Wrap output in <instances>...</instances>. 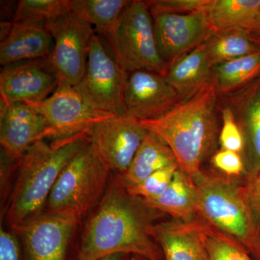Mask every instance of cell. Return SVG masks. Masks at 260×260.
Segmentation results:
<instances>
[{"instance_id":"6da1fadb","label":"cell","mask_w":260,"mask_h":260,"mask_svg":"<svg viewBox=\"0 0 260 260\" xmlns=\"http://www.w3.org/2000/svg\"><path fill=\"white\" fill-rule=\"evenodd\" d=\"M156 213L130 194L119 178L111 179L85 224L73 260H98L119 253L164 260L151 232Z\"/></svg>"},{"instance_id":"7a4b0ae2","label":"cell","mask_w":260,"mask_h":260,"mask_svg":"<svg viewBox=\"0 0 260 260\" xmlns=\"http://www.w3.org/2000/svg\"><path fill=\"white\" fill-rule=\"evenodd\" d=\"M140 123L172 150L179 169L194 181L218 142V92L213 80L164 115Z\"/></svg>"},{"instance_id":"3957f363","label":"cell","mask_w":260,"mask_h":260,"mask_svg":"<svg viewBox=\"0 0 260 260\" xmlns=\"http://www.w3.org/2000/svg\"><path fill=\"white\" fill-rule=\"evenodd\" d=\"M88 143V134H83L51 144L39 140L27 149L17 164V177L5 210L10 227L43 213L63 169Z\"/></svg>"},{"instance_id":"277c9868","label":"cell","mask_w":260,"mask_h":260,"mask_svg":"<svg viewBox=\"0 0 260 260\" xmlns=\"http://www.w3.org/2000/svg\"><path fill=\"white\" fill-rule=\"evenodd\" d=\"M193 182L198 191V218L239 243L253 259L260 260V229L244 186L203 171Z\"/></svg>"},{"instance_id":"5b68a950","label":"cell","mask_w":260,"mask_h":260,"mask_svg":"<svg viewBox=\"0 0 260 260\" xmlns=\"http://www.w3.org/2000/svg\"><path fill=\"white\" fill-rule=\"evenodd\" d=\"M109 172L88 143L61 172L48 199L47 213L80 220L102 201L109 185Z\"/></svg>"},{"instance_id":"8992f818","label":"cell","mask_w":260,"mask_h":260,"mask_svg":"<svg viewBox=\"0 0 260 260\" xmlns=\"http://www.w3.org/2000/svg\"><path fill=\"white\" fill-rule=\"evenodd\" d=\"M107 42L126 73L148 70L165 76L169 65L159 52L148 3L130 1Z\"/></svg>"},{"instance_id":"52a82bcc","label":"cell","mask_w":260,"mask_h":260,"mask_svg":"<svg viewBox=\"0 0 260 260\" xmlns=\"http://www.w3.org/2000/svg\"><path fill=\"white\" fill-rule=\"evenodd\" d=\"M128 73L94 34L83 79L75 86L90 107L112 115H126L124 90Z\"/></svg>"},{"instance_id":"ba28073f","label":"cell","mask_w":260,"mask_h":260,"mask_svg":"<svg viewBox=\"0 0 260 260\" xmlns=\"http://www.w3.org/2000/svg\"><path fill=\"white\" fill-rule=\"evenodd\" d=\"M32 106L47 122L46 138L53 141L89 135L98 123L115 116L93 109L74 87L61 83L50 96Z\"/></svg>"},{"instance_id":"9c48e42d","label":"cell","mask_w":260,"mask_h":260,"mask_svg":"<svg viewBox=\"0 0 260 260\" xmlns=\"http://www.w3.org/2000/svg\"><path fill=\"white\" fill-rule=\"evenodd\" d=\"M54 39L49 61L59 83L75 87L83 79L86 70L93 27L78 15H68L44 25Z\"/></svg>"},{"instance_id":"30bf717a","label":"cell","mask_w":260,"mask_h":260,"mask_svg":"<svg viewBox=\"0 0 260 260\" xmlns=\"http://www.w3.org/2000/svg\"><path fill=\"white\" fill-rule=\"evenodd\" d=\"M148 131L127 115L113 116L98 123L89 133V146L109 172L124 174Z\"/></svg>"},{"instance_id":"8fae6325","label":"cell","mask_w":260,"mask_h":260,"mask_svg":"<svg viewBox=\"0 0 260 260\" xmlns=\"http://www.w3.org/2000/svg\"><path fill=\"white\" fill-rule=\"evenodd\" d=\"M150 10L159 52L169 66L204 44L215 32L208 10L190 13Z\"/></svg>"},{"instance_id":"7c38bea8","label":"cell","mask_w":260,"mask_h":260,"mask_svg":"<svg viewBox=\"0 0 260 260\" xmlns=\"http://www.w3.org/2000/svg\"><path fill=\"white\" fill-rule=\"evenodd\" d=\"M78 219L43 213L11 227L20 241L23 260H69Z\"/></svg>"},{"instance_id":"4fadbf2b","label":"cell","mask_w":260,"mask_h":260,"mask_svg":"<svg viewBox=\"0 0 260 260\" xmlns=\"http://www.w3.org/2000/svg\"><path fill=\"white\" fill-rule=\"evenodd\" d=\"M59 83V76L49 59L5 65L0 73L1 103L39 104L55 91Z\"/></svg>"},{"instance_id":"5bb4252c","label":"cell","mask_w":260,"mask_h":260,"mask_svg":"<svg viewBox=\"0 0 260 260\" xmlns=\"http://www.w3.org/2000/svg\"><path fill=\"white\" fill-rule=\"evenodd\" d=\"M180 102L165 77L148 70L128 73L124 104L126 114L139 121L158 119Z\"/></svg>"},{"instance_id":"9a60e30c","label":"cell","mask_w":260,"mask_h":260,"mask_svg":"<svg viewBox=\"0 0 260 260\" xmlns=\"http://www.w3.org/2000/svg\"><path fill=\"white\" fill-rule=\"evenodd\" d=\"M0 109L2 154L18 162L29 147L47 138V122L34 106L25 103H1Z\"/></svg>"},{"instance_id":"2e32d148","label":"cell","mask_w":260,"mask_h":260,"mask_svg":"<svg viewBox=\"0 0 260 260\" xmlns=\"http://www.w3.org/2000/svg\"><path fill=\"white\" fill-rule=\"evenodd\" d=\"M227 102L244 138L246 179L254 177L260 172V73L230 93Z\"/></svg>"},{"instance_id":"e0dca14e","label":"cell","mask_w":260,"mask_h":260,"mask_svg":"<svg viewBox=\"0 0 260 260\" xmlns=\"http://www.w3.org/2000/svg\"><path fill=\"white\" fill-rule=\"evenodd\" d=\"M151 232L164 260H208L203 222L199 218L155 223Z\"/></svg>"},{"instance_id":"ac0fdd59","label":"cell","mask_w":260,"mask_h":260,"mask_svg":"<svg viewBox=\"0 0 260 260\" xmlns=\"http://www.w3.org/2000/svg\"><path fill=\"white\" fill-rule=\"evenodd\" d=\"M52 36L41 24L13 22L10 32L0 44V64L49 59L54 49Z\"/></svg>"},{"instance_id":"d6986e66","label":"cell","mask_w":260,"mask_h":260,"mask_svg":"<svg viewBox=\"0 0 260 260\" xmlns=\"http://www.w3.org/2000/svg\"><path fill=\"white\" fill-rule=\"evenodd\" d=\"M213 69L204 43L169 65L164 77L181 102L194 96L213 80Z\"/></svg>"},{"instance_id":"ffe728a7","label":"cell","mask_w":260,"mask_h":260,"mask_svg":"<svg viewBox=\"0 0 260 260\" xmlns=\"http://www.w3.org/2000/svg\"><path fill=\"white\" fill-rule=\"evenodd\" d=\"M143 201L148 208L159 213L169 214L175 220H191L198 216L196 186L179 168L172 182L160 196Z\"/></svg>"},{"instance_id":"44dd1931","label":"cell","mask_w":260,"mask_h":260,"mask_svg":"<svg viewBox=\"0 0 260 260\" xmlns=\"http://www.w3.org/2000/svg\"><path fill=\"white\" fill-rule=\"evenodd\" d=\"M174 164H177V159L172 150L158 137L148 132L129 169L118 178L125 187H130L140 184L153 173Z\"/></svg>"},{"instance_id":"7402d4cb","label":"cell","mask_w":260,"mask_h":260,"mask_svg":"<svg viewBox=\"0 0 260 260\" xmlns=\"http://www.w3.org/2000/svg\"><path fill=\"white\" fill-rule=\"evenodd\" d=\"M205 44L213 68L260 51V44L250 31L242 28L215 31Z\"/></svg>"},{"instance_id":"603a6c76","label":"cell","mask_w":260,"mask_h":260,"mask_svg":"<svg viewBox=\"0 0 260 260\" xmlns=\"http://www.w3.org/2000/svg\"><path fill=\"white\" fill-rule=\"evenodd\" d=\"M260 9V0H212L208 10L215 31L242 28L250 31Z\"/></svg>"},{"instance_id":"cb8c5ba5","label":"cell","mask_w":260,"mask_h":260,"mask_svg":"<svg viewBox=\"0 0 260 260\" xmlns=\"http://www.w3.org/2000/svg\"><path fill=\"white\" fill-rule=\"evenodd\" d=\"M129 3L126 0H73L71 11L95 26L100 37L107 40Z\"/></svg>"},{"instance_id":"d4e9b609","label":"cell","mask_w":260,"mask_h":260,"mask_svg":"<svg viewBox=\"0 0 260 260\" xmlns=\"http://www.w3.org/2000/svg\"><path fill=\"white\" fill-rule=\"evenodd\" d=\"M260 73V51L216 65L213 80L218 93H232Z\"/></svg>"},{"instance_id":"484cf974","label":"cell","mask_w":260,"mask_h":260,"mask_svg":"<svg viewBox=\"0 0 260 260\" xmlns=\"http://www.w3.org/2000/svg\"><path fill=\"white\" fill-rule=\"evenodd\" d=\"M69 0H21L15 11L13 22L46 25L71 12Z\"/></svg>"},{"instance_id":"4316f807","label":"cell","mask_w":260,"mask_h":260,"mask_svg":"<svg viewBox=\"0 0 260 260\" xmlns=\"http://www.w3.org/2000/svg\"><path fill=\"white\" fill-rule=\"evenodd\" d=\"M203 237L208 260H255L239 243L204 222Z\"/></svg>"},{"instance_id":"83f0119b","label":"cell","mask_w":260,"mask_h":260,"mask_svg":"<svg viewBox=\"0 0 260 260\" xmlns=\"http://www.w3.org/2000/svg\"><path fill=\"white\" fill-rule=\"evenodd\" d=\"M179 169L178 164L160 169L137 185L126 187L130 194L140 199L148 200L158 198L172 182L174 174Z\"/></svg>"},{"instance_id":"f1b7e54d","label":"cell","mask_w":260,"mask_h":260,"mask_svg":"<svg viewBox=\"0 0 260 260\" xmlns=\"http://www.w3.org/2000/svg\"><path fill=\"white\" fill-rule=\"evenodd\" d=\"M221 113L223 123L218 137L220 148L242 155L244 148V138L234 113L227 106L222 109Z\"/></svg>"},{"instance_id":"f546056e","label":"cell","mask_w":260,"mask_h":260,"mask_svg":"<svg viewBox=\"0 0 260 260\" xmlns=\"http://www.w3.org/2000/svg\"><path fill=\"white\" fill-rule=\"evenodd\" d=\"M211 164L229 179L243 175L246 177L245 164L242 154L220 148L212 155Z\"/></svg>"},{"instance_id":"4dcf8cb0","label":"cell","mask_w":260,"mask_h":260,"mask_svg":"<svg viewBox=\"0 0 260 260\" xmlns=\"http://www.w3.org/2000/svg\"><path fill=\"white\" fill-rule=\"evenodd\" d=\"M212 0H158L148 2L150 9L174 13H190L208 10Z\"/></svg>"},{"instance_id":"1f68e13d","label":"cell","mask_w":260,"mask_h":260,"mask_svg":"<svg viewBox=\"0 0 260 260\" xmlns=\"http://www.w3.org/2000/svg\"><path fill=\"white\" fill-rule=\"evenodd\" d=\"M0 260H23L22 247L14 232L0 229Z\"/></svg>"},{"instance_id":"d6a6232c","label":"cell","mask_w":260,"mask_h":260,"mask_svg":"<svg viewBox=\"0 0 260 260\" xmlns=\"http://www.w3.org/2000/svg\"><path fill=\"white\" fill-rule=\"evenodd\" d=\"M244 186L246 198L260 229V172L246 179Z\"/></svg>"},{"instance_id":"836d02e7","label":"cell","mask_w":260,"mask_h":260,"mask_svg":"<svg viewBox=\"0 0 260 260\" xmlns=\"http://www.w3.org/2000/svg\"><path fill=\"white\" fill-rule=\"evenodd\" d=\"M131 257L132 255L130 254L119 253V254H112L98 260H131Z\"/></svg>"},{"instance_id":"e575fe53","label":"cell","mask_w":260,"mask_h":260,"mask_svg":"<svg viewBox=\"0 0 260 260\" xmlns=\"http://www.w3.org/2000/svg\"><path fill=\"white\" fill-rule=\"evenodd\" d=\"M250 32L252 37H260V9L257 17H256L254 25L251 28Z\"/></svg>"},{"instance_id":"d590c367","label":"cell","mask_w":260,"mask_h":260,"mask_svg":"<svg viewBox=\"0 0 260 260\" xmlns=\"http://www.w3.org/2000/svg\"><path fill=\"white\" fill-rule=\"evenodd\" d=\"M131 260H150L138 255H132Z\"/></svg>"},{"instance_id":"8d00e7d4","label":"cell","mask_w":260,"mask_h":260,"mask_svg":"<svg viewBox=\"0 0 260 260\" xmlns=\"http://www.w3.org/2000/svg\"><path fill=\"white\" fill-rule=\"evenodd\" d=\"M253 38H254V37H253ZM254 40L256 41V42L258 43V44H260V37L254 38Z\"/></svg>"}]
</instances>
